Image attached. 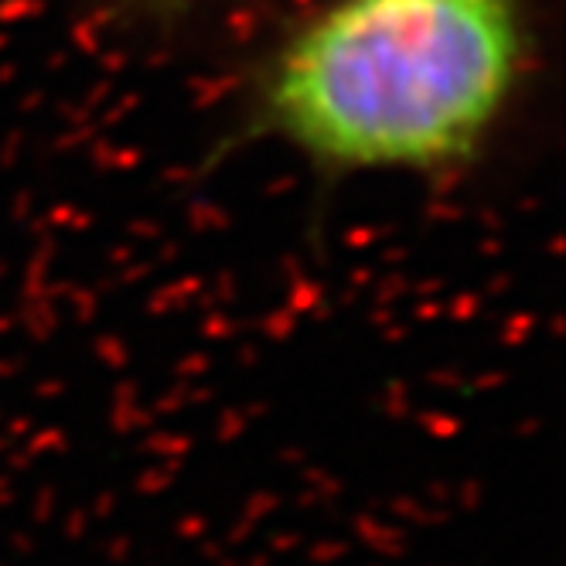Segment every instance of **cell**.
Returning <instances> with one entry per match:
<instances>
[{"label": "cell", "instance_id": "obj_1", "mask_svg": "<svg viewBox=\"0 0 566 566\" xmlns=\"http://www.w3.org/2000/svg\"><path fill=\"white\" fill-rule=\"evenodd\" d=\"M530 65V0H328L270 49L250 137L325 178L451 175L492 140Z\"/></svg>", "mask_w": 566, "mask_h": 566}, {"label": "cell", "instance_id": "obj_2", "mask_svg": "<svg viewBox=\"0 0 566 566\" xmlns=\"http://www.w3.org/2000/svg\"><path fill=\"white\" fill-rule=\"evenodd\" d=\"M119 8H130V11H144V14H165V11H178L185 8L188 0H116Z\"/></svg>", "mask_w": 566, "mask_h": 566}]
</instances>
